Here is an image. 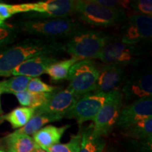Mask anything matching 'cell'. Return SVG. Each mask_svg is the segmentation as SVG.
I'll return each mask as SVG.
<instances>
[{"label":"cell","mask_w":152,"mask_h":152,"mask_svg":"<svg viewBox=\"0 0 152 152\" xmlns=\"http://www.w3.org/2000/svg\"><path fill=\"white\" fill-rule=\"evenodd\" d=\"M64 52L62 42L30 37L0 49V77H9L12 71L26 60L38 55L56 56Z\"/></svg>","instance_id":"6da1fadb"},{"label":"cell","mask_w":152,"mask_h":152,"mask_svg":"<svg viewBox=\"0 0 152 152\" xmlns=\"http://www.w3.org/2000/svg\"><path fill=\"white\" fill-rule=\"evenodd\" d=\"M18 26L24 33L36 38L58 41L67 39L78 30L85 28L79 19L66 18L28 19L19 23Z\"/></svg>","instance_id":"7a4b0ae2"},{"label":"cell","mask_w":152,"mask_h":152,"mask_svg":"<svg viewBox=\"0 0 152 152\" xmlns=\"http://www.w3.org/2000/svg\"><path fill=\"white\" fill-rule=\"evenodd\" d=\"M109 37L103 31L83 28L64 40V52L79 61L97 58Z\"/></svg>","instance_id":"3957f363"},{"label":"cell","mask_w":152,"mask_h":152,"mask_svg":"<svg viewBox=\"0 0 152 152\" xmlns=\"http://www.w3.org/2000/svg\"><path fill=\"white\" fill-rule=\"evenodd\" d=\"M145 54L143 45L125 43L117 35H110L97 58L105 64L125 67L140 64L144 59Z\"/></svg>","instance_id":"277c9868"},{"label":"cell","mask_w":152,"mask_h":152,"mask_svg":"<svg viewBox=\"0 0 152 152\" xmlns=\"http://www.w3.org/2000/svg\"><path fill=\"white\" fill-rule=\"evenodd\" d=\"M75 14L82 21L102 28L122 24L129 15L124 11L102 7L92 0H76Z\"/></svg>","instance_id":"5b68a950"},{"label":"cell","mask_w":152,"mask_h":152,"mask_svg":"<svg viewBox=\"0 0 152 152\" xmlns=\"http://www.w3.org/2000/svg\"><path fill=\"white\" fill-rule=\"evenodd\" d=\"M99 68L92 60H81L70 69L68 75L69 85L67 88L79 99L83 95L94 91Z\"/></svg>","instance_id":"8992f818"},{"label":"cell","mask_w":152,"mask_h":152,"mask_svg":"<svg viewBox=\"0 0 152 152\" xmlns=\"http://www.w3.org/2000/svg\"><path fill=\"white\" fill-rule=\"evenodd\" d=\"M17 14L30 13V19L69 17L75 14V0H47L15 4Z\"/></svg>","instance_id":"52a82bcc"},{"label":"cell","mask_w":152,"mask_h":152,"mask_svg":"<svg viewBox=\"0 0 152 152\" xmlns=\"http://www.w3.org/2000/svg\"><path fill=\"white\" fill-rule=\"evenodd\" d=\"M123 95L121 90L113 91L93 121V130L96 135H109L115 128L120 113L123 108Z\"/></svg>","instance_id":"ba28073f"},{"label":"cell","mask_w":152,"mask_h":152,"mask_svg":"<svg viewBox=\"0 0 152 152\" xmlns=\"http://www.w3.org/2000/svg\"><path fill=\"white\" fill-rule=\"evenodd\" d=\"M118 36L121 41L130 45H142L151 41V16L129 14L123 23Z\"/></svg>","instance_id":"9c48e42d"},{"label":"cell","mask_w":152,"mask_h":152,"mask_svg":"<svg viewBox=\"0 0 152 152\" xmlns=\"http://www.w3.org/2000/svg\"><path fill=\"white\" fill-rule=\"evenodd\" d=\"M121 92L123 99L132 103L152 97V74L149 68L137 70L125 81Z\"/></svg>","instance_id":"30bf717a"},{"label":"cell","mask_w":152,"mask_h":152,"mask_svg":"<svg viewBox=\"0 0 152 152\" xmlns=\"http://www.w3.org/2000/svg\"><path fill=\"white\" fill-rule=\"evenodd\" d=\"M109 94L92 92L83 95L65 116L75 119L80 125L89 121H93L107 100Z\"/></svg>","instance_id":"8fae6325"},{"label":"cell","mask_w":152,"mask_h":152,"mask_svg":"<svg viewBox=\"0 0 152 152\" xmlns=\"http://www.w3.org/2000/svg\"><path fill=\"white\" fill-rule=\"evenodd\" d=\"M152 117V97L142 99L121 109L115 128L123 130L134 123Z\"/></svg>","instance_id":"7c38bea8"},{"label":"cell","mask_w":152,"mask_h":152,"mask_svg":"<svg viewBox=\"0 0 152 152\" xmlns=\"http://www.w3.org/2000/svg\"><path fill=\"white\" fill-rule=\"evenodd\" d=\"M126 81L125 67L113 64H106L99 68V73L96 87L93 92L109 94L113 91L121 90Z\"/></svg>","instance_id":"4fadbf2b"},{"label":"cell","mask_w":152,"mask_h":152,"mask_svg":"<svg viewBox=\"0 0 152 152\" xmlns=\"http://www.w3.org/2000/svg\"><path fill=\"white\" fill-rule=\"evenodd\" d=\"M78 100L73 92L68 88L57 90L42 106L35 109V113H50L65 116L73 109Z\"/></svg>","instance_id":"5bb4252c"},{"label":"cell","mask_w":152,"mask_h":152,"mask_svg":"<svg viewBox=\"0 0 152 152\" xmlns=\"http://www.w3.org/2000/svg\"><path fill=\"white\" fill-rule=\"evenodd\" d=\"M56 56L42 54L34 56L23 62L12 71L11 75L26 76L34 78L45 73V71L54 63L58 61Z\"/></svg>","instance_id":"9a60e30c"},{"label":"cell","mask_w":152,"mask_h":152,"mask_svg":"<svg viewBox=\"0 0 152 152\" xmlns=\"http://www.w3.org/2000/svg\"><path fill=\"white\" fill-rule=\"evenodd\" d=\"M70 127V125L61 127H56L52 125H47L33 134V140L37 147L46 150L59 143L62 136Z\"/></svg>","instance_id":"2e32d148"},{"label":"cell","mask_w":152,"mask_h":152,"mask_svg":"<svg viewBox=\"0 0 152 152\" xmlns=\"http://www.w3.org/2000/svg\"><path fill=\"white\" fill-rule=\"evenodd\" d=\"M0 142L11 152H34L37 147L33 137L17 131L4 137Z\"/></svg>","instance_id":"e0dca14e"},{"label":"cell","mask_w":152,"mask_h":152,"mask_svg":"<svg viewBox=\"0 0 152 152\" xmlns=\"http://www.w3.org/2000/svg\"><path fill=\"white\" fill-rule=\"evenodd\" d=\"M79 152H104L106 142L103 137L96 135L93 130L92 124L83 128Z\"/></svg>","instance_id":"ac0fdd59"},{"label":"cell","mask_w":152,"mask_h":152,"mask_svg":"<svg viewBox=\"0 0 152 152\" xmlns=\"http://www.w3.org/2000/svg\"><path fill=\"white\" fill-rule=\"evenodd\" d=\"M64 117L63 115H56V114L35 113L27 124L16 131L23 134L31 135L42 128L46 124L60 121Z\"/></svg>","instance_id":"d6986e66"},{"label":"cell","mask_w":152,"mask_h":152,"mask_svg":"<svg viewBox=\"0 0 152 152\" xmlns=\"http://www.w3.org/2000/svg\"><path fill=\"white\" fill-rule=\"evenodd\" d=\"M122 134L137 141L152 139V117L130 125L123 130Z\"/></svg>","instance_id":"ffe728a7"},{"label":"cell","mask_w":152,"mask_h":152,"mask_svg":"<svg viewBox=\"0 0 152 152\" xmlns=\"http://www.w3.org/2000/svg\"><path fill=\"white\" fill-rule=\"evenodd\" d=\"M55 92L51 93H34L25 90L23 92L16 93L15 94V96L21 106L35 109L46 103Z\"/></svg>","instance_id":"44dd1931"},{"label":"cell","mask_w":152,"mask_h":152,"mask_svg":"<svg viewBox=\"0 0 152 152\" xmlns=\"http://www.w3.org/2000/svg\"><path fill=\"white\" fill-rule=\"evenodd\" d=\"M35 109L30 107H18L4 115V120L10 123L12 128L20 129L27 124L35 114Z\"/></svg>","instance_id":"7402d4cb"},{"label":"cell","mask_w":152,"mask_h":152,"mask_svg":"<svg viewBox=\"0 0 152 152\" xmlns=\"http://www.w3.org/2000/svg\"><path fill=\"white\" fill-rule=\"evenodd\" d=\"M78 61L77 58L74 57L58 61L49 66L45 71V73L49 76L52 81H60L67 79L70 69Z\"/></svg>","instance_id":"603a6c76"},{"label":"cell","mask_w":152,"mask_h":152,"mask_svg":"<svg viewBox=\"0 0 152 152\" xmlns=\"http://www.w3.org/2000/svg\"><path fill=\"white\" fill-rule=\"evenodd\" d=\"M30 77L26 76H14L8 80L0 81L1 94H16L26 90Z\"/></svg>","instance_id":"cb8c5ba5"},{"label":"cell","mask_w":152,"mask_h":152,"mask_svg":"<svg viewBox=\"0 0 152 152\" xmlns=\"http://www.w3.org/2000/svg\"><path fill=\"white\" fill-rule=\"evenodd\" d=\"M81 142V132L71 136L69 142L65 144H57L48 148L47 152H79Z\"/></svg>","instance_id":"d4e9b609"},{"label":"cell","mask_w":152,"mask_h":152,"mask_svg":"<svg viewBox=\"0 0 152 152\" xmlns=\"http://www.w3.org/2000/svg\"><path fill=\"white\" fill-rule=\"evenodd\" d=\"M18 30L13 25L4 22L0 26V49L7 47L17 37Z\"/></svg>","instance_id":"484cf974"},{"label":"cell","mask_w":152,"mask_h":152,"mask_svg":"<svg viewBox=\"0 0 152 152\" xmlns=\"http://www.w3.org/2000/svg\"><path fill=\"white\" fill-rule=\"evenodd\" d=\"M59 90L58 87L48 85L39 77H34L28 83L26 90L34 93H51Z\"/></svg>","instance_id":"4316f807"},{"label":"cell","mask_w":152,"mask_h":152,"mask_svg":"<svg viewBox=\"0 0 152 152\" xmlns=\"http://www.w3.org/2000/svg\"><path fill=\"white\" fill-rule=\"evenodd\" d=\"M130 10L135 14L151 16L152 1L151 0H135L130 1Z\"/></svg>","instance_id":"83f0119b"},{"label":"cell","mask_w":152,"mask_h":152,"mask_svg":"<svg viewBox=\"0 0 152 152\" xmlns=\"http://www.w3.org/2000/svg\"><path fill=\"white\" fill-rule=\"evenodd\" d=\"M93 2L115 10L124 11L128 14L127 11L130 10V1L127 0H92Z\"/></svg>","instance_id":"f1b7e54d"},{"label":"cell","mask_w":152,"mask_h":152,"mask_svg":"<svg viewBox=\"0 0 152 152\" xmlns=\"http://www.w3.org/2000/svg\"><path fill=\"white\" fill-rule=\"evenodd\" d=\"M16 14L17 11L15 4H9L0 2V20L1 21L4 22L5 20Z\"/></svg>","instance_id":"f546056e"},{"label":"cell","mask_w":152,"mask_h":152,"mask_svg":"<svg viewBox=\"0 0 152 152\" xmlns=\"http://www.w3.org/2000/svg\"><path fill=\"white\" fill-rule=\"evenodd\" d=\"M34 152H47V151H45V150L42 149V148L37 147H37H36V149L35 151H34Z\"/></svg>","instance_id":"4dcf8cb0"},{"label":"cell","mask_w":152,"mask_h":152,"mask_svg":"<svg viewBox=\"0 0 152 152\" xmlns=\"http://www.w3.org/2000/svg\"><path fill=\"white\" fill-rule=\"evenodd\" d=\"M0 152H7L4 147L1 144V142H0Z\"/></svg>","instance_id":"1f68e13d"},{"label":"cell","mask_w":152,"mask_h":152,"mask_svg":"<svg viewBox=\"0 0 152 152\" xmlns=\"http://www.w3.org/2000/svg\"><path fill=\"white\" fill-rule=\"evenodd\" d=\"M1 92H0V96H1ZM3 114V110L1 109V100H0V115H2Z\"/></svg>","instance_id":"d6a6232c"},{"label":"cell","mask_w":152,"mask_h":152,"mask_svg":"<svg viewBox=\"0 0 152 152\" xmlns=\"http://www.w3.org/2000/svg\"><path fill=\"white\" fill-rule=\"evenodd\" d=\"M4 121V115H0V124L2 123Z\"/></svg>","instance_id":"836d02e7"},{"label":"cell","mask_w":152,"mask_h":152,"mask_svg":"<svg viewBox=\"0 0 152 152\" xmlns=\"http://www.w3.org/2000/svg\"><path fill=\"white\" fill-rule=\"evenodd\" d=\"M4 23V22H2V21H1V20H0V26H1V25Z\"/></svg>","instance_id":"e575fe53"},{"label":"cell","mask_w":152,"mask_h":152,"mask_svg":"<svg viewBox=\"0 0 152 152\" xmlns=\"http://www.w3.org/2000/svg\"><path fill=\"white\" fill-rule=\"evenodd\" d=\"M6 151H7V152H11V151H7V149H6Z\"/></svg>","instance_id":"d590c367"},{"label":"cell","mask_w":152,"mask_h":152,"mask_svg":"<svg viewBox=\"0 0 152 152\" xmlns=\"http://www.w3.org/2000/svg\"><path fill=\"white\" fill-rule=\"evenodd\" d=\"M107 152H110V151H107Z\"/></svg>","instance_id":"8d00e7d4"}]
</instances>
